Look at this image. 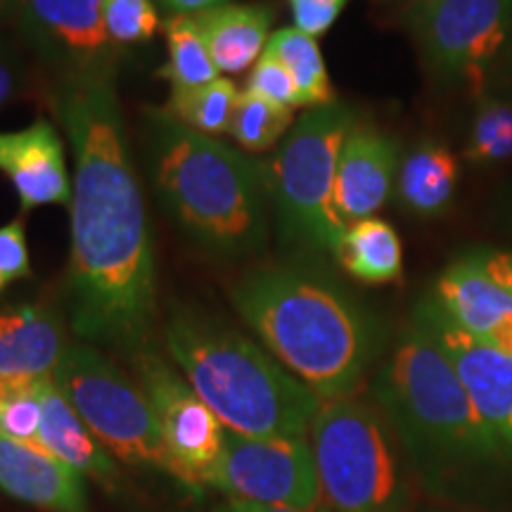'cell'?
I'll list each match as a JSON object with an SVG mask.
<instances>
[{
  "label": "cell",
  "mask_w": 512,
  "mask_h": 512,
  "mask_svg": "<svg viewBox=\"0 0 512 512\" xmlns=\"http://www.w3.org/2000/svg\"><path fill=\"white\" fill-rule=\"evenodd\" d=\"M41 408L43 418L36 444L48 448L53 456L74 467L83 477L114 489V484L119 482V467L114 463V456L88 430V425L60 392L53 377L41 382Z\"/></svg>",
  "instance_id": "cell-19"
},
{
  "label": "cell",
  "mask_w": 512,
  "mask_h": 512,
  "mask_svg": "<svg viewBox=\"0 0 512 512\" xmlns=\"http://www.w3.org/2000/svg\"><path fill=\"white\" fill-rule=\"evenodd\" d=\"M309 441L330 512H406L394 430L382 413L354 396L323 401Z\"/></svg>",
  "instance_id": "cell-7"
},
{
  "label": "cell",
  "mask_w": 512,
  "mask_h": 512,
  "mask_svg": "<svg viewBox=\"0 0 512 512\" xmlns=\"http://www.w3.org/2000/svg\"><path fill=\"white\" fill-rule=\"evenodd\" d=\"M46 380V377H43ZM38 380L31 384L27 392H22L15 399L5 403L0 408V432L5 437L19 439V441H31L36 444L38 441V430H41V382Z\"/></svg>",
  "instance_id": "cell-30"
},
{
  "label": "cell",
  "mask_w": 512,
  "mask_h": 512,
  "mask_svg": "<svg viewBox=\"0 0 512 512\" xmlns=\"http://www.w3.org/2000/svg\"><path fill=\"white\" fill-rule=\"evenodd\" d=\"M67 349L62 323L43 306L24 304L0 311V377H53Z\"/></svg>",
  "instance_id": "cell-18"
},
{
  "label": "cell",
  "mask_w": 512,
  "mask_h": 512,
  "mask_svg": "<svg viewBox=\"0 0 512 512\" xmlns=\"http://www.w3.org/2000/svg\"><path fill=\"white\" fill-rule=\"evenodd\" d=\"M166 43H169V64L162 74L171 83V93L190 91L221 76L214 67L195 17H171L166 22Z\"/></svg>",
  "instance_id": "cell-25"
},
{
  "label": "cell",
  "mask_w": 512,
  "mask_h": 512,
  "mask_svg": "<svg viewBox=\"0 0 512 512\" xmlns=\"http://www.w3.org/2000/svg\"><path fill=\"white\" fill-rule=\"evenodd\" d=\"M19 27L29 46L67 76L107 69L114 43L102 24V0H27Z\"/></svg>",
  "instance_id": "cell-13"
},
{
  "label": "cell",
  "mask_w": 512,
  "mask_h": 512,
  "mask_svg": "<svg viewBox=\"0 0 512 512\" xmlns=\"http://www.w3.org/2000/svg\"><path fill=\"white\" fill-rule=\"evenodd\" d=\"M503 219H505V223H508V228L512 230V188L508 190V195L503 197Z\"/></svg>",
  "instance_id": "cell-39"
},
{
  "label": "cell",
  "mask_w": 512,
  "mask_h": 512,
  "mask_svg": "<svg viewBox=\"0 0 512 512\" xmlns=\"http://www.w3.org/2000/svg\"><path fill=\"white\" fill-rule=\"evenodd\" d=\"M349 0H290L294 29L318 38L332 29Z\"/></svg>",
  "instance_id": "cell-32"
},
{
  "label": "cell",
  "mask_w": 512,
  "mask_h": 512,
  "mask_svg": "<svg viewBox=\"0 0 512 512\" xmlns=\"http://www.w3.org/2000/svg\"><path fill=\"white\" fill-rule=\"evenodd\" d=\"M264 53L285 64V69L297 83L299 93H302L304 107L313 110V107H325L335 102V91H332L328 69H325L323 53H320L316 38L306 36L294 27H283L273 31Z\"/></svg>",
  "instance_id": "cell-23"
},
{
  "label": "cell",
  "mask_w": 512,
  "mask_h": 512,
  "mask_svg": "<svg viewBox=\"0 0 512 512\" xmlns=\"http://www.w3.org/2000/svg\"><path fill=\"white\" fill-rule=\"evenodd\" d=\"M463 157L472 166H496L512 159V98L494 93L479 98Z\"/></svg>",
  "instance_id": "cell-26"
},
{
  "label": "cell",
  "mask_w": 512,
  "mask_h": 512,
  "mask_svg": "<svg viewBox=\"0 0 512 512\" xmlns=\"http://www.w3.org/2000/svg\"><path fill=\"white\" fill-rule=\"evenodd\" d=\"M195 22L219 74H240L264 55L271 38L273 10L268 5L226 3L195 15Z\"/></svg>",
  "instance_id": "cell-20"
},
{
  "label": "cell",
  "mask_w": 512,
  "mask_h": 512,
  "mask_svg": "<svg viewBox=\"0 0 512 512\" xmlns=\"http://www.w3.org/2000/svg\"><path fill=\"white\" fill-rule=\"evenodd\" d=\"M171 361L228 432L309 437L320 401L252 339L197 313H176L164 335Z\"/></svg>",
  "instance_id": "cell-4"
},
{
  "label": "cell",
  "mask_w": 512,
  "mask_h": 512,
  "mask_svg": "<svg viewBox=\"0 0 512 512\" xmlns=\"http://www.w3.org/2000/svg\"><path fill=\"white\" fill-rule=\"evenodd\" d=\"M31 273L34 268H31L27 226L22 219L5 223L0 228V292L19 280L31 278Z\"/></svg>",
  "instance_id": "cell-31"
},
{
  "label": "cell",
  "mask_w": 512,
  "mask_h": 512,
  "mask_svg": "<svg viewBox=\"0 0 512 512\" xmlns=\"http://www.w3.org/2000/svg\"><path fill=\"white\" fill-rule=\"evenodd\" d=\"M354 128L344 102L313 107L304 114L264 166L266 190L278 211L285 238L313 252H337L347 223L335 209L337 162Z\"/></svg>",
  "instance_id": "cell-6"
},
{
  "label": "cell",
  "mask_w": 512,
  "mask_h": 512,
  "mask_svg": "<svg viewBox=\"0 0 512 512\" xmlns=\"http://www.w3.org/2000/svg\"><path fill=\"white\" fill-rule=\"evenodd\" d=\"M0 489L17 501L48 512H88L81 472L48 448L0 432Z\"/></svg>",
  "instance_id": "cell-17"
},
{
  "label": "cell",
  "mask_w": 512,
  "mask_h": 512,
  "mask_svg": "<svg viewBox=\"0 0 512 512\" xmlns=\"http://www.w3.org/2000/svg\"><path fill=\"white\" fill-rule=\"evenodd\" d=\"M19 81H22V67L15 53L0 41V110L17 95Z\"/></svg>",
  "instance_id": "cell-34"
},
{
  "label": "cell",
  "mask_w": 512,
  "mask_h": 512,
  "mask_svg": "<svg viewBox=\"0 0 512 512\" xmlns=\"http://www.w3.org/2000/svg\"><path fill=\"white\" fill-rule=\"evenodd\" d=\"M230 302L275 361L320 401L354 396L377 351L373 320L325 275L299 266L247 273Z\"/></svg>",
  "instance_id": "cell-2"
},
{
  "label": "cell",
  "mask_w": 512,
  "mask_h": 512,
  "mask_svg": "<svg viewBox=\"0 0 512 512\" xmlns=\"http://www.w3.org/2000/svg\"><path fill=\"white\" fill-rule=\"evenodd\" d=\"M294 126V110L245 91L230 121V136L247 152H266Z\"/></svg>",
  "instance_id": "cell-27"
},
{
  "label": "cell",
  "mask_w": 512,
  "mask_h": 512,
  "mask_svg": "<svg viewBox=\"0 0 512 512\" xmlns=\"http://www.w3.org/2000/svg\"><path fill=\"white\" fill-rule=\"evenodd\" d=\"M150 162L159 200L197 245L221 256L266 245L264 166L240 150L150 110Z\"/></svg>",
  "instance_id": "cell-3"
},
{
  "label": "cell",
  "mask_w": 512,
  "mask_h": 512,
  "mask_svg": "<svg viewBox=\"0 0 512 512\" xmlns=\"http://www.w3.org/2000/svg\"><path fill=\"white\" fill-rule=\"evenodd\" d=\"M240 95L242 93L233 81L219 76V79L190 88V91L171 93L166 112L192 131L216 138L230 131V121L238 110Z\"/></svg>",
  "instance_id": "cell-24"
},
{
  "label": "cell",
  "mask_w": 512,
  "mask_h": 512,
  "mask_svg": "<svg viewBox=\"0 0 512 512\" xmlns=\"http://www.w3.org/2000/svg\"><path fill=\"white\" fill-rule=\"evenodd\" d=\"M460 181L456 155L439 140H422L403 159L396 176L401 207L415 216H437L453 202Z\"/></svg>",
  "instance_id": "cell-21"
},
{
  "label": "cell",
  "mask_w": 512,
  "mask_h": 512,
  "mask_svg": "<svg viewBox=\"0 0 512 512\" xmlns=\"http://www.w3.org/2000/svg\"><path fill=\"white\" fill-rule=\"evenodd\" d=\"M472 254L489 273V278L512 297V252L508 249H475Z\"/></svg>",
  "instance_id": "cell-33"
},
{
  "label": "cell",
  "mask_w": 512,
  "mask_h": 512,
  "mask_svg": "<svg viewBox=\"0 0 512 512\" xmlns=\"http://www.w3.org/2000/svg\"><path fill=\"white\" fill-rule=\"evenodd\" d=\"M413 320L437 339L453 363L479 418L494 434L505 456L512 458V356L486 347L460 330L434 297L415 306Z\"/></svg>",
  "instance_id": "cell-12"
},
{
  "label": "cell",
  "mask_w": 512,
  "mask_h": 512,
  "mask_svg": "<svg viewBox=\"0 0 512 512\" xmlns=\"http://www.w3.org/2000/svg\"><path fill=\"white\" fill-rule=\"evenodd\" d=\"M228 0H162V5L174 15H202V12H209L214 8H221Z\"/></svg>",
  "instance_id": "cell-36"
},
{
  "label": "cell",
  "mask_w": 512,
  "mask_h": 512,
  "mask_svg": "<svg viewBox=\"0 0 512 512\" xmlns=\"http://www.w3.org/2000/svg\"><path fill=\"white\" fill-rule=\"evenodd\" d=\"M434 299L460 330L512 356V297L489 278L475 254L460 256L439 275Z\"/></svg>",
  "instance_id": "cell-15"
},
{
  "label": "cell",
  "mask_w": 512,
  "mask_h": 512,
  "mask_svg": "<svg viewBox=\"0 0 512 512\" xmlns=\"http://www.w3.org/2000/svg\"><path fill=\"white\" fill-rule=\"evenodd\" d=\"M53 380L102 446L128 465L159 467L166 458L143 387L91 344H69Z\"/></svg>",
  "instance_id": "cell-8"
},
{
  "label": "cell",
  "mask_w": 512,
  "mask_h": 512,
  "mask_svg": "<svg viewBox=\"0 0 512 512\" xmlns=\"http://www.w3.org/2000/svg\"><path fill=\"white\" fill-rule=\"evenodd\" d=\"M335 254L344 271L366 285L401 283L403 278L399 233L377 216L349 223Z\"/></svg>",
  "instance_id": "cell-22"
},
{
  "label": "cell",
  "mask_w": 512,
  "mask_h": 512,
  "mask_svg": "<svg viewBox=\"0 0 512 512\" xmlns=\"http://www.w3.org/2000/svg\"><path fill=\"white\" fill-rule=\"evenodd\" d=\"M247 91L261 95V98L271 102H278V105L283 107H290V110L304 107L302 93H299L292 74L287 72L283 62H278L268 53L261 55L259 62L252 67V74H249L247 81Z\"/></svg>",
  "instance_id": "cell-29"
},
{
  "label": "cell",
  "mask_w": 512,
  "mask_h": 512,
  "mask_svg": "<svg viewBox=\"0 0 512 512\" xmlns=\"http://www.w3.org/2000/svg\"><path fill=\"white\" fill-rule=\"evenodd\" d=\"M0 174L17 190L24 211L72 204L64 143L48 119H38L22 131L0 133Z\"/></svg>",
  "instance_id": "cell-14"
},
{
  "label": "cell",
  "mask_w": 512,
  "mask_h": 512,
  "mask_svg": "<svg viewBox=\"0 0 512 512\" xmlns=\"http://www.w3.org/2000/svg\"><path fill=\"white\" fill-rule=\"evenodd\" d=\"M375 399L430 482L465 475L505 456L446 351L418 320L403 332L377 375Z\"/></svg>",
  "instance_id": "cell-5"
},
{
  "label": "cell",
  "mask_w": 512,
  "mask_h": 512,
  "mask_svg": "<svg viewBox=\"0 0 512 512\" xmlns=\"http://www.w3.org/2000/svg\"><path fill=\"white\" fill-rule=\"evenodd\" d=\"M102 24L112 43H145L159 31L152 0H102Z\"/></svg>",
  "instance_id": "cell-28"
},
{
  "label": "cell",
  "mask_w": 512,
  "mask_h": 512,
  "mask_svg": "<svg viewBox=\"0 0 512 512\" xmlns=\"http://www.w3.org/2000/svg\"><path fill=\"white\" fill-rule=\"evenodd\" d=\"M27 0H0V22H8V19H19L22 8Z\"/></svg>",
  "instance_id": "cell-38"
},
{
  "label": "cell",
  "mask_w": 512,
  "mask_h": 512,
  "mask_svg": "<svg viewBox=\"0 0 512 512\" xmlns=\"http://www.w3.org/2000/svg\"><path fill=\"white\" fill-rule=\"evenodd\" d=\"M55 107L74 152L72 328L138 351L157 313L155 254L110 67L64 76Z\"/></svg>",
  "instance_id": "cell-1"
},
{
  "label": "cell",
  "mask_w": 512,
  "mask_h": 512,
  "mask_svg": "<svg viewBox=\"0 0 512 512\" xmlns=\"http://www.w3.org/2000/svg\"><path fill=\"white\" fill-rule=\"evenodd\" d=\"M491 91L494 95H503V98H512V38L505 46L503 55L498 57L494 74H491Z\"/></svg>",
  "instance_id": "cell-35"
},
{
  "label": "cell",
  "mask_w": 512,
  "mask_h": 512,
  "mask_svg": "<svg viewBox=\"0 0 512 512\" xmlns=\"http://www.w3.org/2000/svg\"><path fill=\"white\" fill-rule=\"evenodd\" d=\"M209 486L223 491L230 501L328 510L309 437L256 439L226 430Z\"/></svg>",
  "instance_id": "cell-10"
},
{
  "label": "cell",
  "mask_w": 512,
  "mask_h": 512,
  "mask_svg": "<svg viewBox=\"0 0 512 512\" xmlns=\"http://www.w3.org/2000/svg\"><path fill=\"white\" fill-rule=\"evenodd\" d=\"M406 17L430 72L484 98L512 38V0H415Z\"/></svg>",
  "instance_id": "cell-9"
},
{
  "label": "cell",
  "mask_w": 512,
  "mask_h": 512,
  "mask_svg": "<svg viewBox=\"0 0 512 512\" xmlns=\"http://www.w3.org/2000/svg\"><path fill=\"white\" fill-rule=\"evenodd\" d=\"M138 384L155 413L166 472L183 484L209 486L221 460L226 427L183 375L155 354L138 356Z\"/></svg>",
  "instance_id": "cell-11"
},
{
  "label": "cell",
  "mask_w": 512,
  "mask_h": 512,
  "mask_svg": "<svg viewBox=\"0 0 512 512\" xmlns=\"http://www.w3.org/2000/svg\"><path fill=\"white\" fill-rule=\"evenodd\" d=\"M399 147L373 126H354L337 162L335 209L342 221L370 219L392 195L399 171Z\"/></svg>",
  "instance_id": "cell-16"
},
{
  "label": "cell",
  "mask_w": 512,
  "mask_h": 512,
  "mask_svg": "<svg viewBox=\"0 0 512 512\" xmlns=\"http://www.w3.org/2000/svg\"><path fill=\"white\" fill-rule=\"evenodd\" d=\"M219 512H313V510L283 508V505H261V503H249V501H230L226 508H221Z\"/></svg>",
  "instance_id": "cell-37"
}]
</instances>
